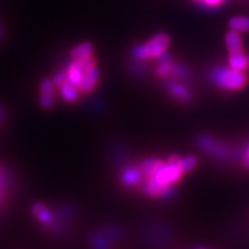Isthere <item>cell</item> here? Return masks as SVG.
I'll return each instance as SVG.
<instances>
[{"label":"cell","instance_id":"1","mask_svg":"<svg viewBox=\"0 0 249 249\" xmlns=\"http://www.w3.org/2000/svg\"><path fill=\"white\" fill-rule=\"evenodd\" d=\"M170 44V36L167 34L160 33L151 37L144 44L136 46L134 49V57L139 60H147L149 58H158L164 54Z\"/></svg>","mask_w":249,"mask_h":249},{"label":"cell","instance_id":"2","mask_svg":"<svg viewBox=\"0 0 249 249\" xmlns=\"http://www.w3.org/2000/svg\"><path fill=\"white\" fill-rule=\"evenodd\" d=\"M213 81L220 88L226 90H240L247 85L248 77L244 71L233 68H219L214 71Z\"/></svg>","mask_w":249,"mask_h":249},{"label":"cell","instance_id":"3","mask_svg":"<svg viewBox=\"0 0 249 249\" xmlns=\"http://www.w3.org/2000/svg\"><path fill=\"white\" fill-rule=\"evenodd\" d=\"M181 176L182 173L180 172L177 164H172L167 161L166 164L161 165L160 169L156 172V174L152 178H154L157 182L161 183V185L171 187V185L176 183L180 178H181Z\"/></svg>","mask_w":249,"mask_h":249},{"label":"cell","instance_id":"4","mask_svg":"<svg viewBox=\"0 0 249 249\" xmlns=\"http://www.w3.org/2000/svg\"><path fill=\"white\" fill-rule=\"evenodd\" d=\"M55 98L54 85L48 79L42 80L39 83V105L43 108L53 107Z\"/></svg>","mask_w":249,"mask_h":249},{"label":"cell","instance_id":"5","mask_svg":"<svg viewBox=\"0 0 249 249\" xmlns=\"http://www.w3.org/2000/svg\"><path fill=\"white\" fill-rule=\"evenodd\" d=\"M229 64L233 70L244 71L249 67V58L242 49L231 50L229 54Z\"/></svg>","mask_w":249,"mask_h":249},{"label":"cell","instance_id":"6","mask_svg":"<svg viewBox=\"0 0 249 249\" xmlns=\"http://www.w3.org/2000/svg\"><path fill=\"white\" fill-rule=\"evenodd\" d=\"M99 80V71L96 66H93L89 70L86 71L85 75H83V79L81 81L79 86V91L80 92H89L93 89V87L96 86V83L98 82Z\"/></svg>","mask_w":249,"mask_h":249},{"label":"cell","instance_id":"7","mask_svg":"<svg viewBox=\"0 0 249 249\" xmlns=\"http://www.w3.org/2000/svg\"><path fill=\"white\" fill-rule=\"evenodd\" d=\"M143 191L149 196H154V197H163L170 193V186L161 185L157 182L154 178H149L148 181L145 182Z\"/></svg>","mask_w":249,"mask_h":249},{"label":"cell","instance_id":"8","mask_svg":"<svg viewBox=\"0 0 249 249\" xmlns=\"http://www.w3.org/2000/svg\"><path fill=\"white\" fill-rule=\"evenodd\" d=\"M164 163L160 160H156V158H149V160H143L140 164L139 170L141 171L143 177H147V178H152L155 176L156 172L160 169V166Z\"/></svg>","mask_w":249,"mask_h":249},{"label":"cell","instance_id":"9","mask_svg":"<svg viewBox=\"0 0 249 249\" xmlns=\"http://www.w3.org/2000/svg\"><path fill=\"white\" fill-rule=\"evenodd\" d=\"M33 213L35 214L39 223H42L43 225L50 226L52 224V213L48 208L45 207L44 204L40 203H35L33 205Z\"/></svg>","mask_w":249,"mask_h":249},{"label":"cell","instance_id":"10","mask_svg":"<svg viewBox=\"0 0 249 249\" xmlns=\"http://www.w3.org/2000/svg\"><path fill=\"white\" fill-rule=\"evenodd\" d=\"M59 89H60L61 97L68 103L75 102L76 99L79 98V89L73 85H71L70 82H67L66 80H65L64 83H61V85L59 86Z\"/></svg>","mask_w":249,"mask_h":249},{"label":"cell","instance_id":"11","mask_svg":"<svg viewBox=\"0 0 249 249\" xmlns=\"http://www.w3.org/2000/svg\"><path fill=\"white\" fill-rule=\"evenodd\" d=\"M93 52V46L91 43L85 42L81 43V44L74 46L73 49L71 50L70 55L75 60V59H82L86 57H90Z\"/></svg>","mask_w":249,"mask_h":249},{"label":"cell","instance_id":"12","mask_svg":"<svg viewBox=\"0 0 249 249\" xmlns=\"http://www.w3.org/2000/svg\"><path fill=\"white\" fill-rule=\"evenodd\" d=\"M142 173L139 169H134V167H130V169H127L123 173V182L126 186H135L141 181Z\"/></svg>","mask_w":249,"mask_h":249},{"label":"cell","instance_id":"13","mask_svg":"<svg viewBox=\"0 0 249 249\" xmlns=\"http://www.w3.org/2000/svg\"><path fill=\"white\" fill-rule=\"evenodd\" d=\"M225 44L227 49L231 51V50H236L242 48V39L240 37V34L238 31L230 30L227 31L225 35Z\"/></svg>","mask_w":249,"mask_h":249},{"label":"cell","instance_id":"14","mask_svg":"<svg viewBox=\"0 0 249 249\" xmlns=\"http://www.w3.org/2000/svg\"><path fill=\"white\" fill-rule=\"evenodd\" d=\"M229 26L232 30L238 33H246L249 30V18L247 17H234L229 21Z\"/></svg>","mask_w":249,"mask_h":249},{"label":"cell","instance_id":"15","mask_svg":"<svg viewBox=\"0 0 249 249\" xmlns=\"http://www.w3.org/2000/svg\"><path fill=\"white\" fill-rule=\"evenodd\" d=\"M196 164H197V161H196L195 157H193V156H187L185 158H180L178 163H177V166L179 167L180 172L185 174L191 172L192 170H194Z\"/></svg>","mask_w":249,"mask_h":249},{"label":"cell","instance_id":"16","mask_svg":"<svg viewBox=\"0 0 249 249\" xmlns=\"http://www.w3.org/2000/svg\"><path fill=\"white\" fill-rule=\"evenodd\" d=\"M170 91L172 95L176 97L177 99L181 102H188L191 101V93H189L188 90H187L185 87H182L181 85H173L171 87Z\"/></svg>","mask_w":249,"mask_h":249},{"label":"cell","instance_id":"17","mask_svg":"<svg viewBox=\"0 0 249 249\" xmlns=\"http://www.w3.org/2000/svg\"><path fill=\"white\" fill-rule=\"evenodd\" d=\"M242 165H244V167L246 170H249V145L245 151L244 160H242Z\"/></svg>","mask_w":249,"mask_h":249},{"label":"cell","instance_id":"18","mask_svg":"<svg viewBox=\"0 0 249 249\" xmlns=\"http://www.w3.org/2000/svg\"><path fill=\"white\" fill-rule=\"evenodd\" d=\"M204 1V4H207L210 7H216V6H219L223 2V0H202Z\"/></svg>","mask_w":249,"mask_h":249},{"label":"cell","instance_id":"19","mask_svg":"<svg viewBox=\"0 0 249 249\" xmlns=\"http://www.w3.org/2000/svg\"><path fill=\"white\" fill-rule=\"evenodd\" d=\"M1 34H2V30H1V28H0V36H1Z\"/></svg>","mask_w":249,"mask_h":249},{"label":"cell","instance_id":"20","mask_svg":"<svg viewBox=\"0 0 249 249\" xmlns=\"http://www.w3.org/2000/svg\"><path fill=\"white\" fill-rule=\"evenodd\" d=\"M196 1H202V0H196Z\"/></svg>","mask_w":249,"mask_h":249}]
</instances>
